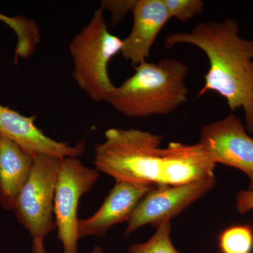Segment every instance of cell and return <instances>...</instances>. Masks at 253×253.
Returning a JSON list of instances; mask_svg holds the SVG:
<instances>
[{"instance_id": "cell-16", "label": "cell", "mask_w": 253, "mask_h": 253, "mask_svg": "<svg viewBox=\"0 0 253 253\" xmlns=\"http://www.w3.org/2000/svg\"><path fill=\"white\" fill-rule=\"evenodd\" d=\"M167 7L169 17L186 22L204 11L205 3L202 0H163Z\"/></svg>"}, {"instance_id": "cell-5", "label": "cell", "mask_w": 253, "mask_h": 253, "mask_svg": "<svg viewBox=\"0 0 253 253\" xmlns=\"http://www.w3.org/2000/svg\"><path fill=\"white\" fill-rule=\"evenodd\" d=\"M63 158L39 154L27 182L15 203L18 221L33 239H43L56 228L54 213L55 189Z\"/></svg>"}, {"instance_id": "cell-7", "label": "cell", "mask_w": 253, "mask_h": 253, "mask_svg": "<svg viewBox=\"0 0 253 253\" xmlns=\"http://www.w3.org/2000/svg\"><path fill=\"white\" fill-rule=\"evenodd\" d=\"M216 184L215 176L176 186H156L139 201L127 221L126 236L142 226L157 227L170 221L207 194Z\"/></svg>"}, {"instance_id": "cell-17", "label": "cell", "mask_w": 253, "mask_h": 253, "mask_svg": "<svg viewBox=\"0 0 253 253\" xmlns=\"http://www.w3.org/2000/svg\"><path fill=\"white\" fill-rule=\"evenodd\" d=\"M136 2V0H104L101 7L109 11L111 26L114 27L122 22L127 13L132 12Z\"/></svg>"}, {"instance_id": "cell-11", "label": "cell", "mask_w": 253, "mask_h": 253, "mask_svg": "<svg viewBox=\"0 0 253 253\" xmlns=\"http://www.w3.org/2000/svg\"><path fill=\"white\" fill-rule=\"evenodd\" d=\"M131 32L123 41L121 54L131 66L146 61L156 38L171 19L163 0H136Z\"/></svg>"}, {"instance_id": "cell-2", "label": "cell", "mask_w": 253, "mask_h": 253, "mask_svg": "<svg viewBox=\"0 0 253 253\" xmlns=\"http://www.w3.org/2000/svg\"><path fill=\"white\" fill-rule=\"evenodd\" d=\"M179 44L202 50L209 61L205 84L197 97L214 91L231 111L244 110L246 128L253 133V40L239 35L237 21L200 22L189 32L175 33L165 40L167 49Z\"/></svg>"}, {"instance_id": "cell-1", "label": "cell", "mask_w": 253, "mask_h": 253, "mask_svg": "<svg viewBox=\"0 0 253 253\" xmlns=\"http://www.w3.org/2000/svg\"><path fill=\"white\" fill-rule=\"evenodd\" d=\"M104 136L94 146V164L116 181L176 186L214 176L217 165L199 142L161 148L162 136L122 128H111Z\"/></svg>"}, {"instance_id": "cell-20", "label": "cell", "mask_w": 253, "mask_h": 253, "mask_svg": "<svg viewBox=\"0 0 253 253\" xmlns=\"http://www.w3.org/2000/svg\"><path fill=\"white\" fill-rule=\"evenodd\" d=\"M89 253H104L103 249L99 246H94Z\"/></svg>"}, {"instance_id": "cell-13", "label": "cell", "mask_w": 253, "mask_h": 253, "mask_svg": "<svg viewBox=\"0 0 253 253\" xmlns=\"http://www.w3.org/2000/svg\"><path fill=\"white\" fill-rule=\"evenodd\" d=\"M0 21L6 23L17 37L15 59L18 56L27 59L34 54L41 41V32L33 20L20 16L9 17L0 13Z\"/></svg>"}, {"instance_id": "cell-3", "label": "cell", "mask_w": 253, "mask_h": 253, "mask_svg": "<svg viewBox=\"0 0 253 253\" xmlns=\"http://www.w3.org/2000/svg\"><path fill=\"white\" fill-rule=\"evenodd\" d=\"M110 95L106 102L129 118L166 116L187 101L186 79L189 68L175 59L147 61Z\"/></svg>"}, {"instance_id": "cell-15", "label": "cell", "mask_w": 253, "mask_h": 253, "mask_svg": "<svg viewBox=\"0 0 253 253\" xmlns=\"http://www.w3.org/2000/svg\"><path fill=\"white\" fill-rule=\"evenodd\" d=\"M128 253H179L171 239L170 221L158 226L154 235L146 242L131 245Z\"/></svg>"}, {"instance_id": "cell-12", "label": "cell", "mask_w": 253, "mask_h": 253, "mask_svg": "<svg viewBox=\"0 0 253 253\" xmlns=\"http://www.w3.org/2000/svg\"><path fill=\"white\" fill-rule=\"evenodd\" d=\"M36 156L14 141L0 136V206L4 209L14 210Z\"/></svg>"}, {"instance_id": "cell-19", "label": "cell", "mask_w": 253, "mask_h": 253, "mask_svg": "<svg viewBox=\"0 0 253 253\" xmlns=\"http://www.w3.org/2000/svg\"><path fill=\"white\" fill-rule=\"evenodd\" d=\"M32 253H47L43 239H33L32 243Z\"/></svg>"}, {"instance_id": "cell-4", "label": "cell", "mask_w": 253, "mask_h": 253, "mask_svg": "<svg viewBox=\"0 0 253 253\" xmlns=\"http://www.w3.org/2000/svg\"><path fill=\"white\" fill-rule=\"evenodd\" d=\"M104 9L95 11L89 22L73 38L69 51L72 76L82 90L96 102L107 101L116 86L110 79L109 63L121 52L123 40L109 31Z\"/></svg>"}, {"instance_id": "cell-9", "label": "cell", "mask_w": 253, "mask_h": 253, "mask_svg": "<svg viewBox=\"0 0 253 253\" xmlns=\"http://www.w3.org/2000/svg\"><path fill=\"white\" fill-rule=\"evenodd\" d=\"M36 116H26L0 104V136L9 139L35 156L78 158L86 150L84 141L75 146L60 142L46 136L36 125Z\"/></svg>"}, {"instance_id": "cell-14", "label": "cell", "mask_w": 253, "mask_h": 253, "mask_svg": "<svg viewBox=\"0 0 253 253\" xmlns=\"http://www.w3.org/2000/svg\"><path fill=\"white\" fill-rule=\"evenodd\" d=\"M221 253H251L253 249V230L247 224L226 228L218 239Z\"/></svg>"}, {"instance_id": "cell-6", "label": "cell", "mask_w": 253, "mask_h": 253, "mask_svg": "<svg viewBox=\"0 0 253 253\" xmlns=\"http://www.w3.org/2000/svg\"><path fill=\"white\" fill-rule=\"evenodd\" d=\"M99 176L96 169L84 166L78 158H64L61 161L55 189L54 213L63 253H79L78 205L82 196L92 189Z\"/></svg>"}, {"instance_id": "cell-18", "label": "cell", "mask_w": 253, "mask_h": 253, "mask_svg": "<svg viewBox=\"0 0 253 253\" xmlns=\"http://www.w3.org/2000/svg\"><path fill=\"white\" fill-rule=\"evenodd\" d=\"M236 208L240 214H246L253 210V189L241 190L236 199Z\"/></svg>"}, {"instance_id": "cell-10", "label": "cell", "mask_w": 253, "mask_h": 253, "mask_svg": "<svg viewBox=\"0 0 253 253\" xmlns=\"http://www.w3.org/2000/svg\"><path fill=\"white\" fill-rule=\"evenodd\" d=\"M156 187L151 184L116 181L99 209L91 217L79 219V239L103 237L113 226L127 222L139 201Z\"/></svg>"}, {"instance_id": "cell-8", "label": "cell", "mask_w": 253, "mask_h": 253, "mask_svg": "<svg viewBox=\"0 0 253 253\" xmlns=\"http://www.w3.org/2000/svg\"><path fill=\"white\" fill-rule=\"evenodd\" d=\"M199 143L216 165L244 172L250 179L249 189H253V138L239 117L231 113L208 123L202 128Z\"/></svg>"}]
</instances>
